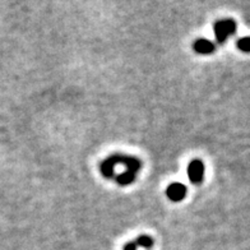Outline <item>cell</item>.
<instances>
[{
    "instance_id": "obj_3",
    "label": "cell",
    "mask_w": 250,
    "mask_h": 250,
    "mask_svg": "<svg viewBox=\"0 0 250 250\" xmlns=\"http://www.w3.org/2000/svg\"><path fill=\"white\" fill-rule=\"evenodd\" d=\"M116 165H119L118 161V153L107 157L106 160L101 162L100 165V170L104 178L106 179H115V167Z\"/></svg>"
},
{
    "instance_id": "obj_2",
    "label": "cell",
    "mask_w": 250,
    "mask_h": 250,
    "mask_svg": "<svg viewBox=\"0 0 250 250\" xmlns=\"http://www.w3.org/2000/svg\"><path fill=\"white\" fill-rule=\"evenodd\" d=\"M188 176L193 184H201L204 176V165L201 160H193L188 166Z\"/></svg>"
},
{
    "instance_id": "obj_5",
    "label": "cell",
    "mask_w": 250,
    "mask_h": 250,
    "mask_svg": "<svg viewBox=\"0 0 250 250\" xmlns=\"http://www.w3.org/2000/svg\"><path fill=\"white\" fill-rule=\"evenodd\" d=\"M118 161L119 165L125 166V170H126V171H130L135 175L138 174V171L142 167L141 160L137 157H132V156H124L119 155L118 153Z\"/></svg>"
},
{
    "instance_id": "obj_10",
    "label": "cell",
    "mask_w": 250,
    "mask_h": 250,
    "mask_svg": "<svg viewBox=\"0 0 250 250\" xmlns=\"http://www.w3.org/2000/svg\"><path fill=\"white\" fill-rule=\"evenodd\" d=\"M124 250H138V247H137V244L134 243H128L124 247Z\"/></svg>"
},
{
    "instance_id": "obj_4",
    "label": "cell",
    "mask_w": 250,
    "mask_h": 250,
    "mask_svg": "<svg viewBox=\"0 0 250 250\" xmlns=\"http://www.w3.org/2000/svg\"><path fill=\"white\" fill-rule=\"evenodd\" d=\"M188 189L184 184L181 183H172L167 187L166 189V195L168 197V199L172 202H180L183 201L185 197H187Z\"/></svg>"
},
{
    "instance_id": "obj_8",
    "label": "cell",
    "mask_w": 250,
    "mask_h": 250,
    "mask_svg": "<svg viewBox=\"0 0 250 250\" xmlns=\"http://www.w3.org/2000/svg\"><path fill=\"white\" fill-rule=\"evenodd\" d=\"M137 244V247L138 248H143V249H151L152 245H153V240H152L151 237L147 236V235H142L137 239L135 241Z\"/></svg>"
},
{
    "instance_id": "obj_7",
    "label": "cell",
    "mask_w": 250,
    "mask_h": 250,
    "mask_svg": "<svg viewBox=\"0 0 250 250\" xmlns=\"http://www.w3.org/2000/svg\"><path fill=\"white\" fill-rule=\"evenodd\" d=\"M135 176H137L135 174H133V172L126 171V170H125V171H123L122 174L116 175L115 180L118 181L119 185H122V187H126V185L132 184L133 181L135 180Z\"/></svg>"
},
{
    "instance_id": "obj_9",
    "label": "cell",
    "mask_w": 250,
    "mask_h": 250,
    "mask_svg": "<svg viewBox=\"0 0 250 250\" xmlns=\"http://www.w3.org/2000/svg\"><path fill=\"white\" fill-rule=\"evenodd\" d=\"M236 46L239 47V50L243 51V53H250V37H241V39L237 41Z\"/></svg>"
},
{
    "instance_id": "obj_6",
    "label": "cell",
    "mask_w": 250,
    "mask_h": 250,
    "mask_svg": "<svg viewBox=\"0 0 250 250\" xmlns=\"http://www.w3.org/2000/svg\"><path fill=\"white\" fill-rule=\"evenodd\" d=\"M194 47V51L197 54H201V55H209L214 51L216 46H214V43L209 40H206V39H199L197 40L193 45Z\"/></svg>"
},
{
    "instance_id": "obj_1",
    "label": "cell",
    "mask_w": 250,
    "mask_h": 250,
    "mask_svg": "<svg viewBox=\"0 0 250 250\" xmlns=\"http://www.w3.org/2000/svg\"><path fill=\"white\" fill-rule=\"evenodd\" d=\"M213 31L217 42L224 43L229 37L236 32V23L234 20H221L214 23Z\"/></svg>"
}]
</instances>
